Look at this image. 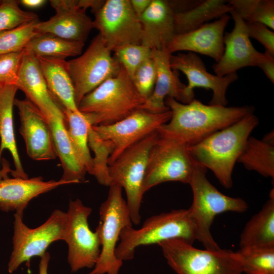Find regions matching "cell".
Segmentation results:
<instances>
[{"label":"cell","instance_id":"1","mask_svg":"<svg viewBox=\"0 0 274 274\" xmlns=\"http://www.w3.org/2000/svg\"><path fill=\"white\" fill-rule=\"evenodd\" d=\"M164 102L172 115L169 121L158 129L159 133L187 146L234 124L254 110L248 106L207 105L195 98L188 104H182L166 97Z\"/></svg>","mask_w":274,"mask_h":274},{"label":"cell","instance_id":"2","mask_svg":"<svg viewBox=\"0 0 274 274\" xmlns=\"http://www.w3.org/2000/svg\"><path fill=\"white\" fill-rule=\"evenodd\" d=\"M259 123L253 112L200 142L188 146L194 162L212 170L226 189L232 186L234 166L251 133Z\"/></svg>","mask_w":274,"mask_h":274},{"label":"cell","instance_id":"3","mask_svg":"<svg viewBox=\"0 0 274 274\" xmlns=\"http://www.w3.org/2000/svg\"><path fill=\"white\" fill-rule=\"evenodd\" d=\"M121 66L119 73L84 96L78 108L91 126L118 122L140 109L145 102Z\"/></svg>","mask_w":274,"mask_h":274},{"label":"cell","instance_id":"4","mask_svg":"<svg viewBox=\"0 0 274 274\" xmlns=\"http://www.w3.org/2000/svg\"><path fill=\"white\" fill-rule=\"evenodd\" d=\"M207 170L195 163L189 184L193 192V201L188 210L194 225L195 240L206 249L218 250L221 248L211 232L215 217L226 212L243 213L248 206L242 198L230 197L220 192L207 179Z\"/></svg>","mask_w":274,"mask_h":274},{"label":"cell","instance_id":"5","mask_svg":"<svg viewBox=\"0 0 274 274\" xmlns=\"http://www.w3.org/2000/svg\"><path fill=\"white\" fill-rule=\"evenodd\" d=\"M174 238L182 239L191 244L195 241L194 227L188 209L174 210L152 216L138 229L125 227L121 232L115 255L122 261L130 260L139 247L158 244Z\"/></svg>","mask_w":274,"mask_h":274},{"label":"cell","instance_id":"6","mask_svg":"<svg viewBox=\"0 0 274 274\" xmlns=\"http://www.w3.org/2000/svg\"><path fill=\"white\" fill-rule=\"evenodd\" d=\"M167 264L177 274H243L237 252L201 250L180 238L161 242Z\"/></svg>","mask_w":274,"mask_h":274},{"label":"cell","instance_id":"7","mask_svg":"<svg viewBox=\"0 0 274 274\" xmlns=\"http://www.w3.org/2000/svg\"><path fill=\"white\" fill-rule=\"evenodd\" d=\"M108 196L99 209L98 231L100 252L89 274H119L123 261L116 256L115 250L123 228L132 226L126 201L122 196V188L118 184L109 186Z\"/></svg>","mask_w":274,"mask_h":274},{"label":"cell","instance_id":"8","mask_svg":"<svg viewBox=\"0 0 274 274\" xmlns=\"http://www.w3.org/2000/svg\"><path fill=\"white\" fill-rule=\"evenodd\" d=\"M158 137V130L150 134L125 149L109 165L111 185L118 184L125 190L126 203L134 225L141 222L142 187L149 153Z\"/></svg>","mask_w":274,"mask_h":274},{"label":"cell","instance_id":"9","mask_svg":"<svg viewBox=\"0 0 274 274\" xmlns=\"http://www.w3.org/2000/svg\"><path fill=\"white\" fill-rule=\"evenodd\" d=\"M23 211L16 212L13 222V250L8 264L11 273L23 262L29 264L36 256L41 257L50 244L64 240L67 225L66 213L54 210L45 222L30 228L23 221Z\"/></svg>","mask_w":274,"mask_h":274},{"label":"cell","instance_id":"10","mask_svg":"<svg viewBox=\"0 0 274 274\" xmlns=\"http://www.w3.org/2000/svg\"><path fill=\"white\" fill-rule=\"evenodd\" d=\"M194 164L187 145L159 133L149 153L143 193L144 194L152 187L166 182L189 184Z\"/></svg>","mask_w":274,"mask_h":274},{"label":"cell","instance_id":"11","mask_svg":"<svg viewBox=\"0 0 274 274\" xmlns=\"http://www.w3.org/2000/svg\"><path fill=\"white\" fill-rule=\"evenodd\" d=\"M111 52L98 34L83 54L66 61L77 107L87 94L119 73L121 66Z\"/></svg>","mask_w":274,"mask_h":274},{"label":"cell","instance_id":"12","mask_svg":"<svg viewBox=\"0 0 274 274\" xmlns=\"http://www.w3.org/2000/svg\"><path fill=\"white\" fill-rule=\"evenodd\" d=\"M92 209L83 204L79 199L71 200L67 225L64 240L68 245L67 261L72 272L95 266L100 252L98 231H92L88 219Z\"/></svg>","mask_w":274,"mask_h":274},{"label":"cell","instance_id":"13","mask_svg":"<svg viewBox=\"0 0 274 274\" xmlns=\"http://www.w3.org/2000/svg\"><path fill=\"white\" fill-rule=\"evenodd\" d=\"M94 28L112 52L127 44H141L142 26L130 0H107L94 14Z\"/></svg>","mask_w":274,"mask_h":274},{"label":"cell","instance_id":"14","mask_svg":"<svg viewBox=\"0 0 274 274\" xmlns=\"http://www.w3.org/2000/svg\"><path fill=\"white\" fill-rule=\"evenodd\" d=\"M172 115L170 110L152 113L140 109L115 123L91 127L101 139L110 141L114 145V151L109 158V165L127 148L157 131L169 121Z\"/></svg>","mask_w":274,"mask_h":274},{"label":"cell","instance_id":"15","mask_svg":"<svg viewBox=\"0 0 274 274\" xmlns=\"http://www.w3.org/2000/svg\"><path fill=\"white\" fill-rule=\"evenodd\" d=\"M169 63L173 70L181 71L186 76L188 83L185 93L191 101L194 98V88L201 87L212 90L210 105L226 106V92L229 85L237 79L236 73L222 77L210 74L201 58L191 52L172 54Z\"/></svg>","mask_w":274,"mask_h":274},{"label":"cell","instance_id":"16","mask_svg":"<svg viewBox=\"0 0 274 274\" xmlns=\"http://www.w3.org/2000/svg\"><path fill=\"white\" fill-rule=\"evenodd\" d=\"M229 13L234 27L224 36V51L220 60L213 65L216 75L224 76L248 66H259L267 57V53L258 51L249 37L246 22L233 10Z\"/></svg>","mask_w":274,"mask_h":274},{"label":"cell","instance_id":"17","mask_svg":"<svg viewBox=\"0 0 274 274\" xmlns=\"http://www.w3.org/2000/svg\"><path fill=\"white\" fill-rule=\"evenodd\" d=\"M20 116V133L30 158L37 161L52 160L57 154L49 123L40 111L27 98H15Z\"/></svg>","mask_w":274,"mask_h":274},{"label":"cell","instance_id":"18","mask_svg":"<svg viewBox=\"0 0 274 274\" xmlns=\"http://www.w3.org/2000/svg\"><path fill=\"white\" fill-rule=\"evenodd\" d=\"M50 5L56 14L46 21H39L35 29L38 34L50 33L61 38L84 43L93 22L79 8L75 0H52Z\"/></svg>","mask_w":274,"mask_h":274},{"label":"cell","instance_id":"19","mask_svg":"<svg viewBox=\"0 0 274 274\" xmlns=\"http://www.w3.org/2000/svg\"><path fill=\"white\" fill-rule=\"evenodd\" d=\"M171 55L166 50H152L151 57L156 67V79L152 94L142 106L141 109L152 113L169 111L164 102L166 97L173 98L182 104L191 101L185 93L186 85L181 81L179 72L170 66Z\"/></svg>","mask_w":274,"mask_h":274},{"label":"cell","instance_id":"20","mask_svg":"<svg viewBox=\"0 0 274 274\" xmlns=\"http://www.w3.org/2000/svg\"><path fill=\"white\" fill-rule=\"evenodd\" d=\"M230 18L228 14H225L197 29L176 35L166 50L170 54L180 51L198 53L218 62L224 51V31Z\"/></svg>","mask_w":274,"mask_h":274},{"label":"cell","instance_id":"21","mask_svg":"<svg viewBox=\"0 0 274 274\" xmlns=\"http://www.w3.org/2000/svg\"><path fill=\"white\" fill-rule=\"evenodd\" d=\"M178 11L175 2L152 0L139 17L142 29L141 44L151 50H166L176 35L174 14Z\"/></svg>","mask_w":274,"mask_h":274},{"label":"cell","instance_id":"22","mask_svg":"<svg viewBox=\"0 0 274 274\" xmlns=\"http://www.w3.org/2000/svg\"><path fill=\"white\" fill-rule=\"evenodd\" d=\"M47 119L54 115H63L47 86L37 57L25 48L16 84Z\"/></svg>","mask_w":274,"mask_h":274},{"label":"cell","instance_id":"23","mask_svg":"<svg viewBox=\"0 0 274 274\" xmlns=\"http://www.w3.org/2000/svg\"><path fill=\"white\" fill-rule=\"evenodd\" d=\"M65 184L68 183L60 179L45 181L42 177L3 179L0 181V209L23 212L33 198Z\"/></svg>","mask_w":274,"mask_h":274},{"label":"cell","instance_id":"24","mask_svg":"<svg viewBox=\"0 0 274 274\" xmlns=\"http://www.w3.org/2000/svg\"><path fill=\"white\" fill-rule=\"evenodd\" d=\"M47 86L61 108L80 113L73 81L64 59L36 56Z\"/></svg>","mask_w":274,"mask_h":274},{"label":"cell","instance_id":"25","mask_svg":"<svg viewBox=\"0 0 274 274\" xmlns=\"http://www.w3.org/2000/svg\"><path fill=\"white\" fill-rule=\"evenodd\" d=\"M51 129L57 156L63 169L60 179L68 184L83 182L86 171L78 159L70 140L64 115H54L46 119Z\"/></svg>","mask_w":274,"mask_h":274},{"label":"cell","instance_id":"26","mask_svg":"<svg viewBox=\"0 0 274 274\" xmlns=\"http://www.w3.org/2000/svg\"><path fill=\"white\" fill-rule=\"evenodd\" d=\"M18 90L15 85L0 88V162L4 150H8L15 166V169L11 172L12 176L14 178L27 179L17 150L13 126V108Z\"/></svg>","mask_w":274,"mask_h":274},{"label":"cell","instance_id":"27","mask_svg":"<svg viewBox=\"0 0 274 274\" xmlns=\"http://www.w3.org/2000/svg\"><path fill=\"white\" fill-rule=\"evenodd\" d=\"M239 249L274 247V190L262 209L245 225L239 237Z\"/></svg>","mask_w":274,"mask_h":274},{"label":"cell","instance_id":"28","mask_svg":"<svg viewBox=\"0 0 274 274\" xmlns=\"http://www.w3.org/2000/svg\"><path fill=\"white\" fill-rule=\"evenodd\" d=\"M237 162L242 163L248 170L273 179V132L266 134L261 140L249 136Z\"/></svg>","mask_w":274,"mask_h":274},{"label":"cell","instance_id":"29","mask_svg":"<svg viewBox=\"0 0 274 274\" xmlns=\"http://www.w3.org/2000/svg\"><path fill=\"white\" fill-rule=\"evenodd\" d=\"M233 9L228 1L206 0L193 7L174 14L176 34L184 33L198 28L209 21L227 14Z\"/></svg>","mask_w":274,"mask_h":274},{"label":"cell","instance_id":"30","mask_svg":"<svg viewBox=\"0 0 274 274\" xmlns=\"http://www.w3.org/2000/svg\"><path fill=\"white\" fill-rule=\"evenodd\" d=\"M67 133L75 153L86 173L92 175L93 158L88 145L90 125L81 113L61 108Z\"/></svg>","mask_w":274,"mask_h":274},{"label":"cell","instance_id":"31","mask_svg":"<svg viewBox=\"0 0 274 274\" xmlns=\"http://www.w3.org/2000/svg\"><path fill=\"white\" fill-rule=\"evenodd\" d=\"M84 43L66 40L50 33L40 34L32 39L26 48L36 56L64 59L81 55Z\"/></svg>","mask_w":274,"mask_h":274},{"label":"cell","instance_id":"32","mask_svg":"<svg viewBox=\"0 0 274 274\" xmlns=\"http://www.w3.org/2000/svg\"><path fill=\"white\" fill-rule=\"evenodd\" d=\"M228 2L245 22L261 23L273 30V0H231Z\"/></svg>","mask_w":274,"mask_h":274},{"label":"cell","instance_id":"33","mask_svg":"<svg viewBox=\"0 0 274 274\" xmlns=\"http://www.w3.org/2000/svg\"><path fill=\"white\" fill-rule=\"evenodd\" d=\"M88 145L94 154L93 158V174L97 182L102 185H111L109 175V158L114 147L111 142L101 139L90 126L88 132Z\"/></svg>","mask_w":274,"mask_h":274},{"label":"cell","instance_id":"34","mask_svg":"<svg viewBox=\"0 0 274 274\" xmlns=\"http://www.w3.org/2000/svg\"><path fill=\"white\" fill-rule=\"evenodd\" d=\"M237 252L245 274H274V247L247 248Z\"/></svg>","mask_w":274,"mask_h":274},{"label":"cell","instance_id":"35","mask_svg":"<svg viewBox=\"0 0 274 274\" xmlns=\"http://www.w3.org/2000/svg\"><path fill=\"white\" fill-rule=\"evenodd\" d=\"M38 22H31L0 31V55L23 50L30 41L39 35L35 29Z\"/></svg>","mask_w":274,"mask_h":274},{"label":"cell","instance_id":"36","mask_svg":"<svg viewBox=\"0 0 274 274\" xmlns=\"http://www.w3.org/2000/svg\"><path fill=\"white\" fill-rule=\"evenodd\" d=\"M19 3L16 0L0 1V31L40 21L36 14L20 9Z\"/></svg>","mask_w":274,"mask_h":274},{"label":"cell","instance_id":"37","mask_svg":"<svg viewBox=\"0 0 274 274\" xmlns=\"http://www.w3.org/2000/svg\"><path fill=\"white\" fill-rule=\"evenodd\" d=\"M113 52V57L130 78L136 69L152 55V50L142 44L125 45Z\"/></svg>","mask_w":274,"mask_h":274},{"label":"cell","instance_id":"38","mask_svg":"<svg viewBox=\"0 0 274 274\" xmlns=\"http://www.w3.org/2000/svg\"><path fill=\"white\" fill-rule=\"evenodd\" d=\"M131 79L139 93L146 100L153 91L156 79V65L152 57L136 69Z\"/></svg>","mask_w":274,"mask_h":274},{"label":"cell","instance_id":"39","mask_svg":"<svg viewBox=\"0 0 274 274\" xmlns=\"http://www.w3.org/2000/svg\"><path fill=\"white\" fill-rule=\"evenodd\" d=\"M24 50L0 55V88L16 84Z\"/></svg>","mask_w":274,"mask_h":274},{"label":"cell","instance_id":"40","mask_svg":"<svg viewBox=\"0 0 274 274\" xmlns=\"http://www.w3.org/2000/svg\"><path fill=\"white\" fill-rule=\"evenodd\" d=\"M249 37L260 43L265 51L274 56V32L265 25L258 22H246Z\"/></svg>","mask_w":274,"mask_h":274},{"label":"cell","instance_id":"41","mask_svg":"<svg viewBox=\"0 0 274 274\" xmlns=\"http://www.w3.org/2000/svg\"><path fill=\"white\" fill-rule=\"evenodd\" d=\"M266 53V59L258 67L263 71L266 76L272 82V83H273L274 56L270 55L267 52Z\"/></svg>","mask_w":274,"mask_h":274},{"label":"cell","instance_id":"42","mask_svg":"<svg viewBox=\"0 0 274 274\" xmlns=\"http://www.w3.org/2000/svg\"><path fill=\"white\" fill-rule=\"evenodd\" d=\"M77 6L84 10L90 8L92 12L95 14L103 6L105 1L100 0H79L76 1Z\"/></svg>","mask_w":274,"mask_h":274},{"label":"cell","instance_id":"43","mask_svg":"<svg viewBox=\"0 0 274 274\" xmlns=\"http://www.w3.org/2000/svg\"><path fill=\"white\" fill-rule=\"evenodd\" d=\"M152 0H130L131 7L135 14L139 17L150 6Z\"/></svg>","mask_w":274,"mask_h":274},{"label":"cell","instance_id":"44","mask_svg":"<svg viewBox=\"0 0 274 274\" xmlns=\"http://www.w3.org/2000/svg\"><path fill=\"white\" fill-rule=\"evenodd\" d=\"M50 258V254L47 252L41 257L39 274H48V268Z\"/></svg>","mask_w":274,"mask_h":274},{"label":"cell","instance_id":"45","mask_svg":"<svg viewBox=\"0 0 274 274\" xmlns=\"http://www.w3.org/2000/svg\"><path fill=\"white\" fill-rule=\"evenodd\" d=\"M19 2L27 8H37L43 6L46 1L45 0H21Z\"/></svg>","mask_w":274,"mask_h":274},{"label":"cell","instance_id":"46","mask_svg":"<svg viewBox=\"0 0 274 274\" xmlns=\"http://www.w3.org/2000/svg\"><path fill=\"white\" fill-rule=\"evenodd\" d=\"M11 171V169L10 168L9 165L4 164L2 169L0 170V181L4 178H8V174Z\"/></svg>","mask_w":274,"mask_h":274}]
</instances>
